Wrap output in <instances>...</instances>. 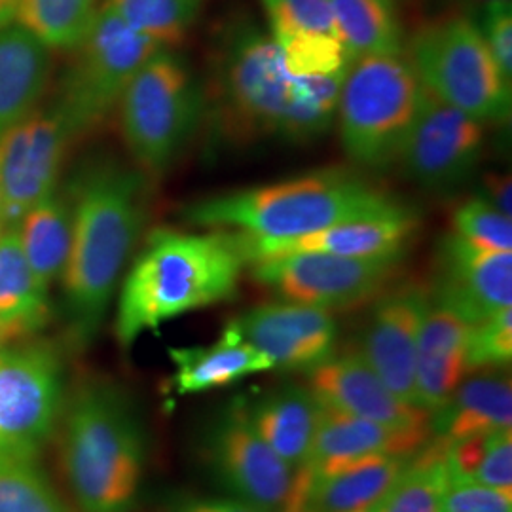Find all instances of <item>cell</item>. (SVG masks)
<instances>
[{
    "label": "cell",
    "instance_id": "cell-10",
    "mask_svg": "<svg viewBox=\"0 0 512 512\" xmlns=\"http://www.w3.org/2000/svg\"><path fill=\"white\" fill-rule=\"evenodd\" d=\"M251 277L285 302L327 311L359 308L384 293L401 258L293 253L251 262Z\"/></svg>",
    "mask_w": 512,
    "mask_h": 512
},
{
    "label": "cell",
    "instance_id": "cell-16",
    "mask_svg": "<svg viewBox=\"0 0 512 512\" xmlns=\"http://www.w3.org/2000/svg\"><path fill=\"white\" fill-rule=\"evenodd\" d=\"M420 228V217L408 205L344 220L300 238L262 239L236 234L245 264L293 253H327L353 258H403Z\"/></svg>",
    "mask_w": 512,
    "mask_h": 512
},
{
    "label": "cell",
    "instance_id": "cell-1",
    "mask_svg": "<svg viewBox=\"0 0 512 512\" xmlns=\"http://www.w3.org/2000/svg\"><path fill=\"white\" fill-rule=\"evenodd\" d=\"M69 196L73 239L61 274L63 310L71 344L86 348L147 220V175L118 160H97L74 177Z\"/></svg>",
    "mask_w": 512,
    "mask_h": 512
},
{
    "label": "cell",
    "instance_id": "cell-46",
    "mask_svg": "<svg viewBox=\"0 0 512 512\" xmlns=\"http://www.w3.org/2000/svg\"><path fill=\"white\" fill-rule=\"evenodd\" d=\"M10 340H12V338L8 336V332L0 327V348H4V346L10 342Z\"/></svg>",
    "mask_w": 512,
    "mask_h": 512
},
{
    "label": "cell",
    "instance_id": "cell-37",
    "mask_svg": "<svg viewBox=\"0 0 512 512\" xmlns=\"http://www.w3.org/2000/svg\"><path fill=\"white\" fill-rule=\"evenodd\" d=\"M272 37L291 33L336 35L329 0H262Z\"/></svg>",
    "mask_w": 512,
    "mask_h": 512
},
{
    "label": "cell",
    "instance_id": "cell-24",
    "mask_svg": "<svg viewBox=\"0 0 512 512\" xmlns=\"http://www.w3.org/2000/svg\"><path fill=\"white\" fill-rule=\"evenodd\" d=\"M52 76V50L18 23L0 29V139L38 109Z\"/></svg>",
    "mask_w": 512,
    "mask_h": 512
},
{
    "label": "cell",
    "instance_id": "cell-39",
    "mask_svg": "<svg viewBox=\"0 0 512 512\" xmlns=\"http://www.w3.org/2000/svg\"><path fill=\"white\" fill-rule=\"evenodd\" d=\"M478 16L480 23L476 25L494 55L499 71L512 84V2L488 6Z\"/></svg>",
    "mask_w": 512,
    "mask_h": 512
},
{
    "label": "cell",
    "instance_id": "cell-49",
    "mask_svg": "<svg viewBox=\"0 0 512 512\" xmlns=\"http://www.w3.org/2000/svg\"><path fill=\"white\" fill-rule=\"evenodd\" d=\"M0 230H2V226H0Z\"/></svg>",
    "mask_w": 512,
    "mask_h": 512
},
{
    "label": "cell",
    "instance_id": "cell-12",
    "mask_svg": "<svg viewBox=\"0 0 512 512\" xmlns=\"http://www.w3.org/2000/svg\"><path fill=\"white\" fill-rule=\"evenodd\" d=\"M73 141L52 105L33 110L0 139L2 228H16L31 209L57 192Z\"/></svg>",
    "mask_w": 512,
    "mask_h": 512
},
{
    "label": "cell",
    "instance_id": "cell-43",
    "mask_svg": "<svg viewBox=\"0 0 512 512\" xmlns=\"http://www.w3.org/2000/svg\"><path fill=\"white\" fill-rule=\"evenodd\" d=\"M311 471L308 465L296 471L293 490L287 495V499L272 512H310L308 494H310Z\"/></svg>",
    "mask_w": 512,
    "mask_h": 512
},
{
    "label": "cell",
    "instance_id": "cell-41",
    "mask_svg": "<svg viewBox=\"0 0 512 512\" xmlns=\"http://www.w3.org/2000/svg\"><path fill=\"white\" fill-rule=\"evenodd\" d=\"M169 512H268L236 497H196L175 505Z\"/></svg>",
    "mask_w": 512,
    "mask_h": 512
},
{
    "label": "cell",
    "instance_id": "cell-30",
    "mask_svg": "<svg viewBox=\"0 0 512 512\" xmlns=\"http://www.w3.org/2000/svg\"><path fill=\"white\" fill-rule=\"evenodd\" d=\"M446 446L429 440L410 458L403 473L387 492L376 512H440L442 495L448 486Z\"/></svg>",
    "mask_w": 512,
    "mask_h": 512
},
{
    "label": "cell",
    "instance_id": "cell-29",
    "mask_svg": "<svg viewBox=\"0 0 512 512\" xmlns=\"http://www.w3.org/2000/svg\"><path fill=\"white\" fill-rule=\"evenodd\" d=\"M334 29L353 59L404 54L403 25L395 0H329Z\"/></svg>",
    "mask_w": 512,
    "mask_h": 512
},
{
    "label": "cell",
    "instance_id": "cell-35",
    "mask_svg": "<svg viewBox=\"0 0 512 512\" xmlns=\"http://www.w3.org/2000/svg\"><path fill=\"white\" fill-rule=\"evenodd\" d=\"M452 232L484 251H512L511 217L497 211L482 196H473L459 205L452 215Z\"/></svg>",
    "mask_w": 512,
    "mask_h": 512
},
{
    "label": "cell",
    "instance_id": "cell-17",
    "mask_svg": "<svg viewBox=\"0 0 512 512\" xmlns=\"http://www.w3.org/2000/svg\"><path fill=\"white\" fill-rule=\"evenodd\" d=\"M431 302L456 313L465 323L478 321L512 306V251H484L454 232L437 249Z\"/></svg>",
    "mask_w": 512,
    "mask_h": 512
},
{
    "label": "cell",
    "instance_id": "cell-38",
    "mask_svg": "<svg viewBox=\"0 0 512 512\" xmlns=\"http://www.w3.org/2000/svg\"><path fill=\"white\" fill-rule=\"evenodd\" d=\"M440 512H512V490L476 482H448Z\"/></svg>",
    "mask_w": 512,
    "mask_h": 512
},
{
    "label": "cell",
    "instance_id": "cell-4",
    "mask_svg": "<svg viewBox=\"0 0 512 512\" xmlns=\"http://www.w3.org/2000/svg\"><path fill=\"white\" fill-rule=\"evenodd\" d=\"M145 435L126 393L93 380L63 416L59 465L82 512H129L145 475Z\"/></svg>",
    "mask_w": 512,
    "mask_h": 512
},
{
    "label": "cell",
    "instance_id": "cell-28",
    "mask_svg": "<svg viewBox=\"0 0 512 512\" xmlns=\"http://www.w3.org/2000/svg\"><path fill=\"white\" fill-rule=\"evenodd\" d=\"M19 241L38 281L50 289L61 277L73 239V213L69 198L52 194L31 209L18 226Z\"/></svg>",
    "mask_w": 512,
    "mask_h": 512
},
{
    "label": "cell",
    "instance_id": "cell-47",
    "mask_svg": "<svg viewBox=\"0 0 512 512\" xmlns=\"http://www.w3.org/2000/svg\"><path fill=\"white\" fill-rule=\"evenodd\" d=\"M0 226H2V196H0Z\"/></svg>",
    "mask_w": 512,
    "mask_h": 512
},
{
    "label": "cell",
    "instance_id": "cell-34",
    "mask_svg": "<svg viewBox=\"0 0 512 512\" xmlns=\"http://www.w3.org/2000/svg\"><path fill=\"white\" fill-rule=\"evenodd\" d=\"M287 71L298 78H325L348 73L353 57L338 35L291 33L274 38Z\"/></svg>",
    "mask_w": 512,
    "mask_h": 512
},
{
    "label": "cell",
    "instance_id": "cell-23",
    "mask_svg": "<svg viewBox=\"0 0 512 512\" xmlns=\"http://www.w3.org/2000/svg\"><path fill=\"white\" fill-rule=\"evenodd\" d=\"M169 357L175 366L171 389L177 395L205 393L274 368L264 353L243 338L234 321L211 346L169 349Z\"/></svg>",
    "mask_w": 512,
    "mask_h": 512
},
{
    "label": "cell",
    "instance_id": "cell-18",
    "mask_svg": "<svg viewBox=\"0 0 512 512\" xmlns=\"http://www.w3.org/2000/svg\"><path fill=\"white\" fill-rule=\"evenodd\" d=\"M239 332L274 368L311 372L329 361L338 344L332 311L296 302H272L234 319Z\"/></svg>",
    "mask_w": 512,
    "mask_h": 512
},
{
    "label": "cell",
    "instance_id": "cell-31",
    "mask_svg": "<svg viewBox=\"0 0 512 512\" xmlns=\"http://www.w3.org/2000/svg\"><path fill=\"white\" fill-rule=\"evenodd\" d=\"M97 12V0H19L14 23L50 50H74Z\"/></svg>",
    "mask_w": 512,
    "mask_h": 512
},
{
    "label": "cell",
    "instance_id": "cell-15",
    "mask_svg": "<svg viewBox=\"0 0 512 512\" xmlns=\"http://www.w3.org/2000/svg\"><path fill=\"white\" fill-rule=\"evenodd\" d=\"M374 300L355 351L393 395L416 404V355L421 323L431 306L429 289L408 281Z\"/></svg>",
    "mask_w": 512,
    "mask_h": 512
},
{
    "label": "cell",
    "instance_id": "cell-40",
    "mask_svg": "<svg viewBox=\"0 0 512 512\" xmlns=\"http://www.w3.org/2000/svg\"><path fill=\"white\" fill-rule=\"evenodd\" d=\"M471 482L497 490H512V431H497L476 467Z\"/></svg>",
    "mask_w": 512,
    "mask_h": 512
},
{
    "label": "cell",
    "instance_id": "cell-2",
    "mask_svg": "<svg viewBox=\"0 0 512 512\" xmlns=\"http://www.w3.org/2000/svg\"><path fill=\"white\" fill-rule=\"evenodd\" d=\"M344 76H293L272 35L255 23H238L224 35L215 57V120L236 141L317 139L336 118Z\"/></svg>",
    "mask_w": 512,
    "mask_h": 512
},
{
    "label": "cell",
    "instance_id": "cell-45",
    "mask_svg": "<svg viewBox=\"0 0 512 512\" xmlns=\"http://www.w3.org/2000/svg\"><path fill=\"white\" fill-rule=\"evenodd\" d=\"M469 8H473L476 10L478 14L482 12V10H486L488 6H494V4H501V2H512V0H463Z\"/></svg>",
    "mask_w": 512,
    "mask_h": 512
},
{
    "label": "cell",
    "instance_id": "cell-44",
    "mask_svg": "<svg viewBox=\"0 0 512 512\" xmlns=\"http://www.w3.org/2000/svg\"><path fill=\"white\" fill-rule=\"evenodd\" d=\"M19 0H0V29L12 25L18 14Z\"/></svg>",
    "mask_w": 512,
    "mask_h": 512
},
{
    "label": "cell",
    "instance_id": "cell-5",
    "mask_svg": "<svg viewBox=\"0 0 512 512\" xmlns=\"http://www.w3.org/2000/svg\"><path fill=\"white\" fill-rule=\"evenodd\" d=\"M401 205V200L353 171L325 169L283 183L203 198L184 207L183 219L192 226L251 238L289 239Z\"/></svg>",
    "mask_w": 512,
    "mask_h": 512
},
{
    "label": "cell",
    "instance_id": "cell-13",
    "mask_svg": "<svg viewBox=\"0 0 512 512\" xmlns=\"http://www.w3.org/2000/svg\"><path fill=\"white\" fill-rule=\"evenodd\" d=\"M205 458L226 492L262 511H275L293 490L296 469L256 433L241 401L230 404L211 425Z\"/></svg>",
    "mask_w": 512,
    "mask_h": 512
},
{
    "label": "cell",
    "instance_id": "cell-8",
    "mask_svg": "<svg viewBox=\"0 0 512 512\" xmlns=\"http://www.w3.org/2000/svg\"><path fill=\"white\" fill-rule=\"evenodd\" d=\"M404 54L423 88L440 101L484 126L509 122L512 84L473 19L452 16L425 23L408 40Z\"/></svg>",
    "mask_w": 512,
    "mask_h": 512
},
{
    "label": "cell",
    "instance_id": "cell-9",
    "mask_svg": "<svg viewBox=\"0 0 512 512\" xmlns=\"http://www.w3.org/2000/svg\"><path fill=\"white\" fill-rule=\"evenodd\" d=\"M160 48L164 46L133 29L107 2L99 8L88 35L74 48L73 63L52 103L74 141L109 120L133 74Z\"/></svg>",
    "mask_w": 512,
    "mask_h": 512
},
{
    "label": "cell",
    "instance_id": "cell-48",
    "mask_svg": "<svg viewBox=\"0 0 512 512\" xmlns=\"http://www.w3.org/2000/svg\"><path fill=\"white\" fill-rule=\"evenodd\" d=\"M361 512H376V511H374V509H372V511H361Z\"/></svg>",
    "mask_w": 512,
    "mask_h": 512
},
{
    "label": "cell",
    "instance_id": "cell-22",
    "mask_svg": "<svg viewBox=\"0 0 512 512\" xmlns=\"http://www.w3.org/2000/svg\"><path fill=\"white\" fill-rule=\"evenodd\" d=\"M463 378L448 403L431 416L433 437L444 446L512 427L509 370H478Z\"/></svg>",
    "mask_w": 512,
    "mask_h": 512
},
{
    "label": "cell",
    "instance_id": "cell-42",
    "mask_svg": "<svg viewBox=\"0 0 512 512\" xmlns=\"http://www.w3.org/2000/svg\"><path fill=\"white\" fill-rule=\"evenodd\" d=\"M484 194L486 196L482 198L492 203L497 211L512 217V186L509 175H501V173L488 175L484 181Z\"/></svg>",
    "mask_w": 512,
    "mask_h": 512
},
{
    "label": "cell",
    "instance_id": "cell-27",
    "mask_svg": "<svg viewBox=\"0 0 512 512\" xmlns=\"http://www.w3.org/2000/svg\"><path fill=\"white\" fill-rule=\"evenodd\" d=\"M48 289L23 255L18 228L0 230V327L12 340L25 338L48 321Z\"/></svg>",
    "mask_w": 512,
    "mask_h": 512
},
{
    "label": "cell",
    "instance_id": "cell-20",
    "mask_svg": "<svg viewBox=\"0 0 512 512\" xmlns=\"http://www.w3.org/2000/svg\"><path fill=\"white\" fill-rule=\"evenodd\" d=\"M431 439L433 427L399 429L323 406L306 465L313 475H325L372 454L414 458Z\"/></svg>",
    "mask_w": 512,
    "mask_h": 512
},
{
    "label": "cell",
    "instance_id": "cell-26",
    "mask_svg": "<svg viewBox=\"0 0 512 512\" xmlns=\"http://www.w3.org/2000/svg\"><path fill=\"white\" fill-rule=\"evenodd\" d=\"M410 458L372 454L353 459L325 473H311L308 505L310 512H361L376 509Z\"/></svg>",
    "mask_w": 512,
    "mask_h": 512
},
{
    "label": "cell",
    "instance_id": "cell-7",
    "mask_svg": "<svg viewBox=\"0 0 512 512\" xmlns=\"http://www.w3.org/2000/svg\"><path fill=\"white\" fill-rule=\"evenodd\" d=\"M205 95L186 61L160 48L133 74L118 101L120 133L137 169L162 177L202 124Z\"/></svg>",
    "mask_w": 512,
    "mask_h": 512
},
{
    "label": "cell",
    "instance_id": "cell-19",
    "mask_svg": "<svg viewBox=\"0 0 512 512\" xmlns=\"http://www.w3.org/2000/svg\"><path fill=\"white\" fill-rule=\"evenodd\" d=\"M308 374L311 393L323 406L399 429L431 427V414L393 395L357 351L332 355Z\"/></svg>",
    "mask_w": 512,
    "mask_h": 512
},
{
    "label": "cell",
    "instance_id": "cell-11",
    "mask_svg": "<svg viewBox=\"0 0 512 512\" xmlns=\"http://www.w3.org/2000/svg\"><path fill=\"white\" fill-rule=\"evenodd\" d=\"M63 410V363L48 344L0 348V452L37 458Z\"/></svg>",
    "mask_w": 512,
    "mask_h": 512
},
{
    "label": "cell",
    "instance_id": "cell-14",
    "mask_svg": "<svg viewBox=\"0 0 512 512\" xmlns=\"http://www.w3.org/2000/svg\"><path fill=\"white\" fill-rule=\"evenodd\" d=\"M486 126L425 90L420 114L404 143L399 164L429 192H450L475 171Z\"/></svg>",
    "mask_w": 512,
    "mask_h": 512
},
{
    "label": "cell",
    "instance_id": "cell-32",
    "mask_svg": "<svg viewBox=\"0 0 512 512\" xmlns=\"http://www.w3.org/2000/svg\"><path fill=\"white\" fill-rule=\"evenodd\" d=\"M107 4L133 29L171 48L196 23L203 0H107Z\"/></svg>",
    "mask_w": 512,
    "mask_h": 512
},
{
    "label": "cell",
    "instance_id": "cell-21",
    "mask_svg": "<svg viewBox=\"0 0 512 512\" xmlns=\"http://www.w3.org/2000/svg\"><path fill=\"white\" fill-rule=\"evenodd\" d=\"M469 323L431 302L421 323L416 355V404L431 416L448 403L467 376Z\"/></svg>",
    "mask_w": 512,
    "mask_h": 512
},
{
    "label": "cell",
    "instance_id": "cell-6",
    "mask_svg": "<svg viewBox=\"0 0 512 512\" xmlns=\"http://www.w3.org/2000/svg\"><path fill=\"white\" fill-rule=\"evenodd\" d=\"M423 95L425 88L406 54L353 59L334 118L349 160L370 171L399 165Z\"/></svg>",
    "mask_w": 512,
    "mask_h": 512
},
{
    "label": "cell",
    "instance_id": "cell-36",
    "mask_svg": "<svg viewBox=\"0 0 512 512\" xmlns=\"http://www.w3.org/2000/svg\"><path fill=\"white\" fill-rule=\"evenodd\" d=\"M512 361V306L469 325L465 366L467 374L478 370L509 368Z\"/></svg>",
    "mask_w": 512,
    "mask_h": 512
},
{
    "label": "cell",
    "instance_id": "cell-33",
    "mask_svg": "<svg viewBox=\"0 0 512 512\" xmlns=\"http://www.w3.org/2000/svg\"><path fill=\"white\" fill-rule=\"evenodd\" d=\"M0 512H69L37 458L0 452Z\"/></svg>",
    "mask_w": 512,
    "mask_h": 512
},
{
    "label": "cell",
    "instance_id": "cell-3",
    "mask_svg": "<svg viewBox=\"0 0 512 512\" xmlns=\"http://www.w3.org/2000/svg\"><path fill=\"white\" fill-rule=\"evenodd\" d=\"M243 266L234 232H150L120 291L114 323L118 344L131 348L165 321L232 300Z\"/></svg>",
    "mask_w": 512,
    "mask_h": 512
},
{
    "label": "cell",
    "instance_id": "cell-25",
    "mask_svg": "<svg viewBox=\"0 0 512 512\" xmlns=\"http://www.w3.org/2000/svg\"><path fill=\"white\" fill-rule=\"evenodd\" d=\"M321 410L310 387L285 385L247 406V418L275 454L298 471L310 459Z\"/></svg>",
    "mask_w": 512,
    "mask_h": 512
}]
</instances>
